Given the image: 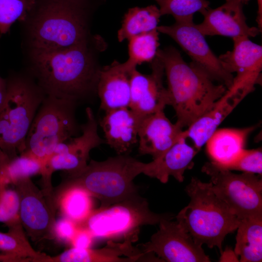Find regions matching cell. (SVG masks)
<instances>
[{
  "instance_id": "1",
  "label": "cell",
  "mask_w": 262,
  "mask_h": 262,
  "mask_svg": "<svg viewBox=\"0 0 262 262\" xmlns=\"http://www.w3.org/2000/svg\"><path fill=\"white\" fill-rule=\"evenodd\" d=\"M107 43L98 34L77 45L56 49H28L27 72L46 96L78 103L97 95L102 66L100 54Z\"/></svg>"
},
{
  "instance_id": "2",
  "label": "cell",
  "mask_w": 262,
  "mask_h": 262,
  "mask_svg": "<svg viewBox=\"0 0 262 262\" xmlns=\"http://www.w3.org/2000/svg\"><path fill=\"white\" fill-rule=\"evenodd\" d=\"M106 1L36 0L22 22L28 49H61L88 40L93 16Z\"/></svg>"
},
{
  "instance_id": "3",
  "label": "cell",
  "mask_w": 262,
  "mask_h": 262,
  "mask_svg": "<svg viewBox=\"0 0 262 262\" xmlns=\"http://www.w3.org/2000/svg\"><path fill=\"white\" fill-rule=\"evenodd\" d=\"M166 77L170 105L176 113V123L183 129L212 109L227 88L216 84L208 75L187 64L173 46L158 49Z\"/></svg>"
},
{
  "instance_id": "4",
  "label": "cell",
  "mask_w": 262,
  "mask_h": 262,
  "mask_svg": "<svg viewBox=\"0 0 262 262\" xmlns=\"http://www.w3.org/2000/svg\"><path fill=\"white\" fill-rule=\"evenodd\" d=\"M185 190L190 201L176 221L197 244L216 246L221 253L225 237L237 229L240 220L215 194L211 181L192 178Z\"/></svg>"
},
{
  "instance_id": "5",
  "label": "cell",
  "mask_w": 262,
  "mask_h": 262,
  "mask_svg": "<svg viewBox=\"0 0 262 262\" xmlns=\"http://www.w3.org/2000/svg\"><path fill=\"white\" fill-rule=\"evenodd\" d=\"M146 167L147 163L127 154H118L101 162L91 160L80 172L68 174L59 191L80 187L98 198L101 208L107 207L138 195L133 180L144 174Z\"/></svg>"
},
{
  "instance_id": "6",
  "label": "cell",
  "mask_w": 262,
  "mask_h": 262,
  "mask_svg": "<svg viewBox=\"0 0 262 262\" xmlns=\"http://www.w3.org/2000/svg\"><path fill=\"white\" fill-rule=\"evenodd\" d=\"M46 96L27 73L7 79V93L0 108V149L9 157L21 154L35 114Z\"/></svg>"
},
{
  "instance_id": "7",
  "label": "cell",
  "mask_w": 262,
  "mask_h": 262,
  "mask_svg": "<svg viewBox=\"0 0 262 262\" xmlns=\"http://www.w3.org/2000/svg\"><path fill=\"white\" fill-rule=\"evenodd\" d=\"M78 104L73 100L46 96L27 134L24 150L19 155L39 160L44 168L58 145L82 132L76 118Z\"/></svg>"
},
{
  "instance_id": "8",
  "label": "cell",
  "mask_w": 262,
  "mask_h": 262,
  "mask_svg": "<svg viewBox=\"0 0 262 262\" xmlns=\"http://www.w3.org/2000/svg\"><path fill=\"white\" fill-rule=\"evenodd\" d=\"M173 218L171 214L152 212L147 200L137 195L93 210L85 221L77 225L89 231L94 238L125 237L137 235L142 226L154 225Z\"/></svg>"
},
{
  "instance_id": "9",
  "label": "cell",
  "mask_w": 262,
  "mask_h": 262,
  "mask_svg": "<svg viewBox=\"0 0 262 262\" xmlns=\"http://www.w3.org/2000/svg\"><path fill=\"white\" fill-rule=\"evenodd\" d=\"M202 171L211 177L215 194L240 220L262 217V179L255 174H235L211 161Z\"/></svg>"
},
{
  "instance_id": "10",
  "label": "cell",
  "mask_w": 262,
  "mask_h": 262,
  "mask_svg": "<svg viewBox=\"0 0 262 262\" xmlns=\"http://www.w3.org/2000/svg\"><path fill=\"white\" fill-rule=\"evenodd\" d=\"M13 185L20 199L21 225L32 240L38 242L53 237L56 202L53 191L39 189L31 178Z\"/></svg>"
},
{
  "instance_id": "11",
  "label": "cell",
  "mask_w": 262,
  "mask_h": 262,
  "mask_svg": "<svg viewBox=\"0 0 262 262\" xmlns=\"http://www.w3.org/2000/svg\"><path fill=\"white\" fill-rule=\"evenodd\" d=\"M157 30L179 44L192 60L191 64L227 89L231 86L234 77L232 74L223 68L218 57L208 45L205 36L196 27L193 18L175 20L171 25L158 26Z\"/></svg>"
},
{
  "instance_id": "12",
  "label": "cell",
  "mask_w": 262,
  "mask_h": 262,
  "mask_svg": "<svg viewBox=\"0 0 262 262\" xmlns=\"http://www.w3.org/2000/svg\"><path fill=\"white\" fill-rule=\"evenodd\" d=\"M86 121L81 125V135L71 137L58 145L46 163L41 175L42 179L51 180L52 173L63 170L73 174L87 165L90 151L105 142L98 132V123L92 110H85Z\"/></svg>"
},
{
  "instance_id": "13",
  "label": "cell",
  "mask_w": 262,
  "mask_h": 262,
  "mask_svg": "<svg viewBox=\"0 0 262 262\" xmlns=\"http://www.w3.org/2000/svg\"><path fill=\"white\" fill-rule=\"evenodd\" d=\"M166 219L159 223V229L140 248L145 253L156 254L163 262H209L202 246L177 221Z\"/></svg>"
},
{
  "instance_id": "14",
  "label": "cell",
  "mask_w": 262,
  "mask_h": 262,
  "mask_svg": "<svg viewBox=\"0 0 262 262\" xmlns=\"http://www.w3.org/2000/svg\"><path fill=\"white\" fill-rule=\"evenodd\" d=\"M232 40V49L218 58L227 71L236 73L228 89L246 96L255 90L256 85L261 83L262 47L247 36L234 37Z\"/></svg>"
},
{
  "instance_id": "15",
  "label": "cell",
  "mask_w": 262,
  "mask_h": 262,
  "mask_svg": "<svg viewBox=\"0 0 262 262\" xmlns=\"http://www.w3.org/2000/svg\"><path fill=\"white\" fill-rule=\"evenodd\" d=\"M151 73L143 74L136 68L130 79V101L129 108L144 117L170 105L167 88L164 86V66L157 57L151 62Z\"/></svg>"
},
{
  "instance_id": "16",
  "label": "cell",
  "mask_w": 262,
  "mask_h": 262,
  "mask_svg": "<svg viewBox=\"0 0 262 262\" xmlns=\"http://www.w3.org/2000/svg\"><path fill=\"white\" fill-rule=\"evenodd\" d=\"M243 4L238 0H226L215 9L209 8L202 15L203 21L196 24L205 36L221 35L232 38L239 36L255 37L261 31L258 27H249L243 10Z\"/></svg>"
},
{
  "instance_id": "17",
  "label": "cell",
  "mask_w": 262,
  "mask_h": 262,
  "mask_svg": "<svg viewBox=\"0 0 262 262\" xmlns=\"http://www.w3.org/2000/svg\"><path fill=\"white\" fill-rule=\"evenodd\" d=\"M182 129L169 120L164 110L144 117L138 133L139 153L150 155L153 160L160 157L179 140L185 137Z\"/></svg>"
},
{
  "instance_id": "18",
  "label": "cell",
  "mask_w": 262,
  "mask_h": 262,
  "mask_svg": "<svg viewBox=\"0 0 262 262\" xmlns=\"http://www.w3.org/2000/svg\"><path fill=\"white\" fill-rule=\"evenodd\" d=\"M137 235L124 237L122 243L107 242L100 249L78 248L72 247L61 254L52 257L53 262H154L151 253H145L132 245Z\"/></svg>"
},
{
  "instance_id": "19",
  "label": "cell",
  "mask_w": 262,
  "mask_h": 262,
  "mask_svg": "<svg viewBox=\"0 0 262 262\" xmlns=\"http://www.w3.org/2000/svg\"><path fill=\"white\" fill-rule=\"evenodd\" d=\"M143 118L129 107L105 111L99 125L105 142L117 154H127L138 141V130Z\"/></svg>"
},
{
  "instance_id": "20",
  "label": "cell",
  "mask_w": 262,
  "mask_h": 262,
  "mask_svg": "<svg viewBox=\"0 0 262 262\" xmlns=\"http://www.w3.org/2000/svg\"><path fill=\"white\" fill-rule=\"evenodd\" d=\"M135 68L126 61L121 63L117 61L102 66L97 86L101 109L106 111L129 107L131 76Z\"/></svg>"
},
{
  "instance_id": "21",
  "label": "cell",
  "mask_w": 262,
  "mask_h": 262,
  "mask_svg": "<svg viewBox=\"0 0 262 262\" xmlns=\"http://www.w3.org/2000/svg\"><path fill=\"white\" fill-rule=\"evenodd\" d=\"M186 138L182 137L160 157L147 163L144 174L165 183L170 176L181 182L185 171L194 165L193 160L198 151L188 144Z\"/></svg>"
},
{
  "instance_id": "22",
  "label": "cell",
  "mask_w": 262,
  "mask_h": 262,
  "mask_svg": "<svg viewBox=\"0 0 262 262\" xmlns=\"http://www.w3.org/2000/svg\"><path fill=\"white\" fill-rule=\"evenodd\" d=\"M246 97L240 93L227 89L213 107L183 131V135L190 138L198 150L217 129L221 123Z\"/></svg>"
},
{
  "instance_id": "23",
  "label": "cell",
  "mask_w": 262,
  "mask_h": 262,
  "mask_svg": "<svg viewBox=\"0 0 262 262\" xmlns=\"http://www.w3.org/2000/svg\"><path fill=\"white\" fill-rule=\"evenodd\" d=\"M258 125L217 129L207 140L206 151L211 161L220 166L232 162L245 149L249 135Z\"/></svg>"
},
{
  "instance_id": "24",
  "label": "cell",
  "mask_w": 262,
  "mask_h": 262,
  "mask_svg": "<svg viewBox=\"0 0 262 262\" xmlns=\"http://www.w3.org/2000/svg\"><path fill=\"white\" fill-rule=\"evenodd\" d=\"M8 228L0 232V262H40L46 256L33 249L21 224Z\"/></svg>"
},
{
  "instance_id": "25",
  "label": "cell",
  "mask_w": 262,
  "mask_h": 262,
  "mask_svg": "<svg viewBox=\"0 0 262 262\" xmlns=\"http://www.w3.org/2000/svg\"><path fill=\"white\" fill-rule=\"evenodd\" d=\"M234 252L241 262L262 260V217L240 220L237 229Z\"/></svg>"
},
{
  "instance_id": "26",
  "label": "cell",
  "mask_w": 262,
  "mask_h": 262,
  "mask_svg": "<svg viewBox=\"0 0 262 262\" xmlns=\"http://www.w3.org/2000/svg\"><path fill=\"white\" fill-rule=\"evenodd\" d=\"M161 16L159 8L155 5L129 9L117 32L118 41L121 42L133 36L157 29Z\"/></svg>"
},
{
  "instance_id": "27",
  "label": "cell",
  "mask_w": 262,
  "mask_h": 262,
  "mask_svg": "<svg viewBox=\"0 0 262 262\" xmlns=\"http://www.w3.org/2000/svg\"><path fill=\"white\" fill-rule=\"evenodd\" d=\"M92 197L84 189L73 186L58 191L57 202L64 217L78 225L93 211Z\"/></svg>"
},
{
  "instance_id": "28",
  "label": "cell",
  "mask_w": 262,
  "mask_h": 262,
  "mask_svg": "<svg viewBox=\"0 0 262 262\" xmlns=\"http://www.w3.org/2000/svg\"><path fill=\"white\" fill-rule=\"evenodd\" d=\"M43 168L39 160L24 155L9 157L0 149V183L14 185L22 180L41 175Z\"/></svg>"
},
{
  "instance_id": "29",
  "label": "cell",
  "mask_w": 262,
  "mask_h": 262,
  "mask_svg": "<svg viewBox=\"0 0 262 262\" xmlns=\"http://www.w3.org/2000/svg\"><path fill=\"white\" fill-rule=\"evenodd\" d=\"M157 29L132 36L129 40V57L126 62L136 67L143 63H151L155 58L160 45Z\"/></svg>"
},
{
  "instance_id": "30",
  "label": "cell",
  "mask_w": 262,
  "mask_h": 262,
  "mask_svg": "<svg viewBox=\"0 0 262 262\" xmlns=\"http://www.w3.org/2000/svg\"><path fill=\"white\" fill-rule=\"evenodd\" d=\"M159 6L161 16L172 15L175 20L193 18L194 14L202 15L209 8L207 0H154Z\"/></svg>"
},
{
  "instance_id": "31",
  "label": "cell",
  "mask_w": 262,
  "mask_h": 262,
  "mask_svg": "<svg viewBox=\"0 0 262 262\" xmlns=\"http://www.w3.org/2000/svg\"><path fill=\"white\" fill-rule=\"evenodd\" d=\"M35 0H0V33H6L16 21L23 22Z\"/></svg>"
},
{
  "instance_id": "32",
  "label": "cell",
  "mask_w": 262,
  "mask_h": 262,
  "mask_svg": "<svg viewBox=\"0 0 262 262\" xmlns=\"http://www.w3.org/2000/svg\"><path fill=\"white\" fill-rule=\"evenodd\" d=\"M10 184L0 183V222L7 227L21 224L19 217L20 199Z\"/></svg>"
},
{
  "instance_id": "33",
  "label": "cell",
  "mask_w": 262,
  "mask_h": 262,
  "mask_svg": "<svg viewBox=\"0 0 262 262\" xmlns=\"http://www.w3.org/2000/svg\"><path fill=\"white\" fill-rule=\"evenodd\" d=\"M218 166L230 171L237 170L243 172L258 174L261 176L262 173V149H246L245 148L230 163L224 166Z\"/></svg>"
},
{
  "instance_id": "34",
  "label": "cell",
  "mask_w": 262,
  "mask_h": 262,
  "mask_svg": "<svg viewBox=\"0 0 262 262\" xmlns=\"http://www.w3.org/2000/svg\"><path fill=\"white\" fill-rule=\"evenodd\" d=\"M78 225L65 217L56 221L53 229V237L60 241L71 243L77 229Z\"/></svg>"
},
{
  "instance_id": "35",
  "label": "cell",
  "mask_w": 262,
  "mask_h": 262,
  "mask_svg": "<svg viewBox=\"0 0 262 262\" xmlns=\"http://www.w3.org/2000/svg\"><path fill=\"white\" fill-rule=\"evenodd\" d=\"M77 230L71 242L73 247L88 248L92 243L93 236L86 229L78 226Z\"/></svg>"
},
{
  "instance_id": "36",
  "label": "cell",
  "mask_w": 262,
  "mask_h": 262,
  "mask_svg": "<svg viewBox=\"0 0 262 262\" xmlns=\"http://www.w3.org/2000/svg\"><path fill=\"white\" fill-rule=\"evenodd\" d=\"M239 260L238 256L234 251L229 248H227L221 253L219 261L221 262H239Z\"/></svg>"
},
{
  "instance_id": "37",
  "label": "cell",
  "mask_w": 262,
  "mask_h": 262,
  "mask_svg": "<svg viewBox=\"0 0 262 262\" xmlns=\"http://www.w3.org/2000/svg\"><path fill=\"white\" fill-rule=\"evenodd\" d=\"M7 93V80L0 76V108L3 104Z\"/></svg>"
},
{
  "instance_id": "38",
  "label": "cell",
  "mask_w": 262,
  "mask_h": 262,
  "mask_svg": "<svg viewBox=\"0 0 262 262\" xmlns=\"http://www.w3.org/2000/svg\"><path fill=\"white\" fill-rule=\"evenodd\" d=\"M258 3V12L256 21L258 29L262 32V0H257Z\"/></svg>"
},
{
  "instance_id": "39",
  "label": "cell",
  "mask_w": 262,
  "mask_h": 262,
  "mask_svg": "<svg viewBox=\"0 0 262 262\" xmlns=\"http://www.w3.org/2000/svg\"><path fill=\"white\" fill-rule=\"evenodd\" d=\"M239 0L243 5L247 4L250 0Z\"/></svg>"
}]
</instances>
